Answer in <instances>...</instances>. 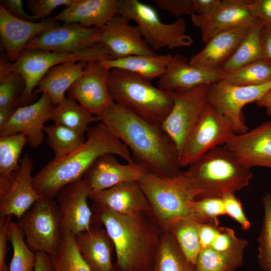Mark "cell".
<instances>
[{"label":"cell","instance_id":"ba28073f","mask_svg":"<svg viewBox=\"0 0 271 271\" xmlns=\"http://www.w3.org/2000/svg\"><path fill=\"white\" fill-rule=\"evenodd\" d=\"M111 59L109 53L102 44H96L74 52H55L40 50L24 49L17 60L10 62L11 67L22 76L25 88L21 103L29 100L36 87L52 67L69 61L104 60Z\"/></svg>","mask_w":271,"mask_h":271},{"label":"cell","instance_id":"ee69618b","mask_svg":"<svg viewBox=\"0 0 271 271\" xmlns=\"http://www.w3.org/2000/svg\"><path fill=\"white\" fill-rule=\"evenodd\" d=\"M155 3L160 9L177 18L196 14V0H156Z\"/></svg>","mask_w":271,"mask_h":271},{"label":"cell","instance_id":"db71d44e","mask_svg":"<svg viewBox=\"0 0 271 271\" xmlns=\"http://www.w3.org/2000/svg\"><path fill=\"white\" fill-rule=\"evenodd\" d=\"M17 104H12L0 107V127L11 118L18 107Z\"/></svg>","mask_w":271,"mask_h":271},{"label":"cell","instance_id":"603a6c76","mask_svg":"<svg viewBox=\"0 0 271 271\" xmlns=\"http://www.w3.org/2000/svg\"><path fill=\"white\" fill-rule=\"evenodd\" d=\"M20 165L11 187L0 197V217L15 216L18 220L42 198L33 186V161L30 156L25 154Z\"/></svg>","mask_w":271,"mask_h":271},{"label":"cell","instance_id":"cb8c5ba5","mask_svg":"<svg viewBox=\"0 0 271 271\" xmlns=\"http://www.w3.org/2000/svg\"><path fill=\"white\" fill-rule=\"evenodd\" d=\"M253 26H240L216 34L190 58L189 63L207 69L221 70Z\"/></svg>","mask_w":271,"mask_h":271},{"label":"cell","instance_id":"7a4b0ae2","mask_svg":"<svg viewBox=\"0 0 271 271\" xmlns=\"http://www.w3.org/2000/svg\"><path fill=\"white\" fill-rule=\"evenodd\" d=\"M92 225H103L111 239L117 271H150L163 232L148 212L115 213L92 204Z\"/></svg>","mask_w":271,"mask_h":271},{"label":"cell","instance_id":"9c48e42d","mask_svg":"<svg viewBox=\"0 0 271 271\" xmlns=\"http://www.w3.org/2000/svg\"><path fill=\"white\" fill-rule=\"evenodd\" d=\"M25 242L33 252L55 253L62 237L61 217L57 202L41 198L18 220Z\"/></svg>","mask_w":271,"mask_h":271},{"label":"cell","instance_id":"f546056e","mask_svg":"<svg viewBox=\"0 0 271 271\" xmlns=\"http://www.w3.org/2000/svg\"><path fill=\"white\" fill-rule=\"evenodd\" d=\"M150 271H197L186 258L170 231H163Z\"/></svg>","mask_w":271,"mask_h":271},{"label":"cell","instance_id":"681fc988","mask_svg":"<svg viewBox=\"0 0 271 271\" xmlns=\"http://www.w3.org/2000/svg\"><path fill=\"white\" fill-rule=\"evenodd\" d=\"M220 226L199 224V234L202 250L209 247L219 232Z\"/></svg>","mask_w":271,"mask_h":271},{"label":"cell","instance_id":"60d3db41","mask_svg":"<svg viewBox=\"0 0 271 271\" xmlns=\"http://www.w3.org/2000/svg\"><path fill=\"white\" fill-rule=\"evenodd\" d=\"M264 216L258 238V259L264 271H271V195L266 193L262 199Z\"/></svg>","mask_w":271,"mask_h":271},{"label":"cell","instance_id":"d6986e66","mask_svg":"<svg viewBox=\"0 0 271 271\" xmlns=\"http://www.w3.org/2000/svg\"><path fill=\"white\" fill-rule=\"evenodd\" d=\"M148 172L145 166L137 162L122 164L115 155L107 154L93 162L82 179L89 186L91 193H95L121 183L139 182Z\"/></svg>","mask_w":271,"mask_h":271},{"label":"cell","instance_id":"7402d4cb","mask_svg":"<svg viewBox=\"0 0 271 271\" xmlns=\"http://www.w3.org/2000/svg\"><path fill=\"white\" fill-rule=\"evenodd\" d=\"M221 70L207 69L191 65L187 58L175 54L165 71L159 78L157 87L169 91H178L204 85H211L221 80Z\"/></svg>","mask_w":271,"mask_h":271},{"label":"cell","instance_id":"5bb4252c","mask_svg":"<svg viewBox=\"0 0 271 271\" xmlns=\"http://www.w3.org/2000/svg\"><path fill=\"white\" fill-rule=\"evenodd\" d=\"M100 30L78 24L55 26L39 34L26 45L25 49L55 52H74L98 43Z\"/></svg>","mask_w":271,"mask_h":271},{"label":"cell","instance_id":"e575fe53","mask_svg":"<svg viewBox=\"0 0 271 271\" xmlns=\"http://www.w3.org/2000/svg\"><path fill=\"white\" fill-rule=\"evenodd\" d=\"M28 143L23 133L0 137V177L13 179L19 169L20 155Z\"/></svg>","mask_w":271,"mask_h":271},{"label":"cell","instance_id":"b9f144b4","mask_svg":"<svg viewBox=\"0 0 271 271\" xmlns=\"http://www.w3.org/2000/svg\"><path fill=\"white\" fill-rule=\"evenodd\" d=\"M194 220L202 224L219 226L218 217L226 215L221 198H207L194 201L192 206Z\"/></svg>","mask_w":271,"mask_h":271},{"label":"cell","instance_id":"5b68a950","mask_svg":"<svg viewBox=\"0 0 271 271\" xmlns=\"http://www.w3.org/2000/svg\"><path fill=\"white\" fill-rule=\"evenodd\" d=\"M195 189L196 200L222 198L246 187L253 177L223 146L216 147L185 170Z\"/></svg>","mask_w":271,"mask_h":271},{"label":"cell","instance_id":"2e32d148","mask_svg":"<svg viewBox=\"0 0 271 271\" xmlns=\"http://www.w3.org/2000/svg\"><path fill=\"white\" fill-rule=\"evenodd\" d=\"M54 106L49 96L42 93L35 102L17 108L8 122L0 127V137L23 133L30 146L39 147L44 139V124L51 119Z\"/></svg>","mask_w":271,"mask_h":271},{"label":"cell","instance_id":"8fae6325","mask_svg":"<svg viewBox=\"0 0 271 271\" xmlns=\"http://www.w3.org/2000/svg\"><path fill=\"white\" fill-rule=\"evenodd\" d=\"M210 85L174 92V104L162 126L180 154L208 103Z\"/></svg>","mask_w":271,"mask_h":271},{"label":"cell","instance_id":"ab89813d","mask_svg":"<svg viewBox=\"0 0 271 271\" xmlns=\"http://www.w3.org/2000/svg\"><path fill=\"white\" fill-rule=\"evenodd\" d=\"M22 75L13 69L10 62L2 58L0 63V107L18 105L24 90Z\"/></svg>","mask_w":271,"mask_h":271},{"label":"cell","instance_id":"7c38bea8","mask_svg":"<svg viewBox=\"0 0 271 271\" xmlns=\"http://www.w3.org/2000/svg\"><path fill=\"white\" fill-rule=\"evenodd\" d=\"M271 89V81L257 85H237L219 81L210 85L208 102L231 122L236 134L248 130L242 108L256 102Z\"/></svg>","mask_w":271,"mask_h":271},{"label":"cell","instance_id":"74e56055","mask_svg":"<svg viewBox=\"0 0 271 271\" xmlns=\"http://www.w3.org/2000/svg\"><path fill=\"white\" fill-rule=\"evenodd\" d=\"M199 224L192 219H185L178 223L170 231L186 258L194 265L202 250Z\"/></svg>","mask_w":271,"mask_h":271},{"label":"cell","instance_id":"11a10c76","mask_svg":"<svg viewBox=\"0 0 271 271\" xmlns=\"http://www.w3.org/2000/svg\"><path fill=\"white\" fill-rule=\"evenodd\" d=\"M256 104L259 107L265 108L267 115L271 116V89L256 102Z\"/></svg>","mask_w":271,"mask_h":271},{"label":"cell","instance_id":"1f68e13d","mask_svg":"<svg viewBox=\"0 0 271 271\" xmlns=\"http://www.w3.org/2000/svg\"><path fill=\"white\" fill-rule=\"evenodd\" d=\"M262 26L258 21L250 29L221 71L224 73L230 72L253 62L264 60L261 43Z\"/></svg>","mask_w":271,"mask_h":271},{"label":"cell","instance_id":"ffe728a7","mask_svg":"<svg viewBox=\"0 0 271 271\" xmlns=\"http://www.w3.org/2000/svg\"><path fill=\"white\" fill-rule=\"evenodd\" d=\"M248 0H222L221 4L205 15L191 16L193 25L201 34L205 44L216 34L244 25L253 26L258 21L253 18L247 7Z\"/></svg>","mask_w":271,"mask_h":271},{"label":"cell","instance_id":"816d5d0a","mask_svg":"<svg viewBox=\"0 0 271 271\" xmlns=\"http://www.w3.org/2000/svg\"><path fill=\"white\" fill-rule=\"evenodd\" d=\"M261 43L264 60L271 65V27L262 26Z\"/></svg>","mask_w":271,"mask_h":271},{"label":"cell","instance_id":"8d00e7d4","mask_svg":"<svg viewBox=\"0 0 271 271\" xmlns=\"http://www.w3.org/2000/svg\"><path fill=\"white\" fill-rule=\"evenodd\" d=\"M8 237L13 249L9 271H34L36 262V253L26 244L24 234L17 223L12 221Z\"/></svg>","mask_w":271,"mask_h":271},{"label":"cell","instance_id":"6da1fadb","mask_svg":"<svg viewBox=\"0 0 271 271\" xmlns=\"http://www.w3.org/2000/svg\"><path fill=\"white\" fill-rule=\"evenodd\" d=\"M148 171L171 176L182 171L178 150L161 123L144 118L112 102L96 115Z\"/></svg>","mask_w":271,"mask_h":271},{"label":"cell","instance_id":"52a82bcc","mask_svg":"<svg viewBox=\"0 0 271 271\" xmlns=\"http://www.w3.org/2000/svg\"><path fill=\"white\" fill-rule=\"evenodd\" d=\"M118 15L136 23L144 40L155 52L190 46L193 42L187 35L183 18L173 23H163L156 9L138 0H118Z\"/></svg>","mask_w":271,"mask_h":271},{"label":"cell","instance_id":"3957f363","mask_svg":"<svg viewBox=\"0 0 271 271\" xmlns=\"http://www.w3.org/2000/svg\"><path fill=\"white\" fill-rule=\"evenodd\" d=\"M86 139L78 149L60 159H53L33 177V186L42 197L54 200L67 185L83 178L99 157L107 154L118 156L126 163L133 161L126 147L103 123L90 127Z\"/></svg>","mask_w":271,"mask_h":271},{"label":"cell","instance_id":"4fadbf2b","mask_svg":"<svg viewBox=\"0 0 271 271\" xmlns=\"http://www.w3.org/2000/svg\"><path fill=\"white\" fill-rule=\"evenodd\" d=\"M109 71L100 60L87 62L82 75L68 90L67 97L96 115L113 102L107 88Z\"/></svg>","mask_w":271,"mask_h":271},{"label":"cell","instance_id":"83f0119b","mask_svg":"<svg viewBox=\"0 0 271 271\" xmlns=\"http://www.w3.org/2000/svg\"><path fill=\"white\" fill-rule=\"evenodd\" d=\"M87 62L69 61L52 67L37 85L35 94L45 93L54 105L66 97L65 94L83 74Z\"/></svg>","mask_w":271,"mask_h":271},{"label":"cell","instance_id":"30bf717a","mask_svg":"<svg viewBox=\"0 0 271 271\" xmlns=\"http://www.w3.org/2000/svg\"><path fill=\"white\" fill-rule=\"evenodd\" d=\"M235 134L230 121L208 103L180 154L182 167H187L210 150L224 145Z\"/></svg>","mask_w":271,"mask_h":271},{"label":"cell","instance_id":"f1b7e54d","mask_svg":"<svg viewBox=\"0 0 271 271\" xmlns=\"http://www.w3.org/2000/svg\"><path fill=\"white\" fill-rule=\"evenodd\" d=\"M173 55H132L123 58L100 60L109 69L122 70L152 81L165 71Z\"/></svg>","mask_w":271,"mask_h":271},{"label":"cell","instance_id":"f5cc1de1","mask_svg":"<svg viewBox=\"0 0 271 271\" xmlns=\"http://www.w3.org/2000/svg\"><path fill=\"white\" fill-rule=\"evenodd\" d=\"M35 253L36 262L34 271H54L49 255L42 251Z\"/></svg>","mask_w":271,"mask_h":271},{"label":"cell","instance_id":"d4e9b609","mask_svg":"<svg viewBox=\"0 0 271 271\" xmlns=\"http://www.w3.org/2000/svg\"><path fill=\"white\" fill-rule=\"evenodd\" d=\"M93 203L115 213L132 216L149 212V205L138 182L118 184L106 190L91 193Z\"/></svg>","mask_w":271,"mask_h":271},{"label":"cell","instance_id":"9a60e30c","mask_svg":"<svg viewBox=\"0 0 271 271\" xmlns=\"http://www.w3.org/2000/svg\"><path fill=\"white\" fill-rule=\"evenodd\" d=\"M223 146L243 167L271 168V121L235 134Z\"/></svg>","mask_w":271,"mask_h":271},{"label":"cell","instance_id":"f35d334b","mask_svg":"<svg viewBox=\"0 0 271 271\" xmlns=\"http://www.w3.org/2000/svg\"><path fill=\"white\" fill-rule=\"evenodd\" d=\"M243 253L202 249L195 264L197 271H235L243 263Z\"/></svg>","mask_w":271,"mask_h":271},{"label":"cell","instance_id":"8992f818","mask_svg":"<svg viewBox=\"0 0 271 271\" xmlns=\"http://www.w3.org/2000/svg\"><path fill=\"white\" fill-rule=\"evenodd\" d=\"M107 88L114 102L156 122L162 123L174 104V91L163 90L150 81L120 69H110Z\"/></svg>","mask_w":271,"mask_h":271},{"label":"cell","instance_id":"484cf974","mask_svg":"<svg viewBox=\"0 0 271 271\" xmlns=\"http://www.w3.org/2000/svg\"><path fill=\"white\" fill-rule=\"evenodd\" d=\"M77 249L91 271H117L113 263V242L105 228L91 225L75 235Z\"/></svg>","mask_w":271,"mask_h":271},{"label":"cell","instance_id":"f6af8a7d","mask_svg":"<svg viewBox=\"0 0 271 271\" xmlns=\"http://www.w3.org/2000/svg\"><path fill=\"white\" fill-rule=\"evenodd\" d=\"M226 215L235 220L244 230L250 228L251 224L245 215L240 200L235 194H228L222 198Z\"/></svg>","mask_w":271,"mask_h":271},{"label":"cell","instance_id":"4316f807","mask_svg":"<svg viewBox=\"0 0 271 271\" xmlns=\"http://www.w3.org/2000/svg\"><path fill=\"white\" fill-rule=\"evenodd\" d=\"M118 0H76L51 20L101 29L118 15Z\"/></svg>","mask_w":271,"mask_h":271},{"label":"cell","instance_id":"7bdbcfd3","mask_svg":"<svg viewBox=\"0 0 271 271\" xmlns=\"http://www.w3.org/2000/svg\"><path fill=\"white\" fill-rule=\"evenodd\" d=\"M248 241L238 238L232 229L220 227L219 232L210 247L219 252L243 253Z\"/></svg>","mask_w":271,"mask_h":271},{"label":"cell","instance_id":"836d02e7","mask_svg":"<svg viewBox=\"0 0 271 271\" xmlns=\"http://www.w3.org/2000/svg\"><path fill=\"white\" fill-rule=\"evenodd\" d=\"M44 132L47 144L54 153V159H60L69 155L85 140L76 131L56 123L45 125Z\"/></svg>","mask_w":271,"mask_h":271},{"label":"cell","instance_id":"ac0fdd59","mask_svg":"<svg viewBox=\"0 0 271 271\" xmlns=\"http://www.w3.org/2000/svg\"><path fill=\"white\" fill-rule=\"evenodd\" d=\"M91 190L82 178L64 187L57 196L62 231L76 235L92 224L93 212L88 205Z\"/></svg>","mask_w":271,"mask_h":271},{"label":"cell","instance_id":"c3c4849f","mask_svg":"<svg viewBox=\"0 0 271 271\" xmlns=\"http://www.w3.org/2000/svg\"><path fill=\"white\" fill-rule=\"evenodd\" d=\"M13 216L0 217V271H9L5 262L8 252V232Z\"/></svg>","mask_w":271,"mask_h":271},{"label":"cell","instance_id":"bcb514c9","mask_svg":"<svg viewBox=\"0 0 271 271\" xmlns=\"http://www.w3.org/2000/svg\"><path fill=\"white\" fill-rule=\"evenodd\" d=\"M76 0H31L28 1L32 16L36 20L44 19L57 8L72 5Z\"/></svg>","mask_w":271,"mask_h":271},{"label":"cell","instance_id":"d6a6232c","mask_svg":"<svg viewBox=\"0 0 271 271\" xmlns=\"http://www.w3.org/2000/svg\"><path fill=\"white\" fill-rule=\"evenodd\" d=\"M54 271H91L76 246L75 235L62 231L58 248L50 255Z\"/></svg>","mask_w":271,"mask_h":271},{"label":"cell","instance_id":"d590c367","mask_svg":"<svg viewBox=\"0 0 271 271\" xmlns=\"http://www.w3.org/2000/svg\"><path fill=\"white\" fill-rule=\"evenodd\" d=\"M237 85H257L271 81V65L260 60L233 71L224 73L221 81Z\"/></svg>","mask_w":271,"mask_h":271},{"label":"cell","instance_id":"f907efd6","mask_svg":"<svg viewBox=\"0 0 271 271\" xmlns=\"http://www.w3.org/2000/svg\"><path fill=\"white\" fill-rule=\"evenodd\" d=\"M1 4L12 14L16 17L29 21L36 20L32 16L27 14L24 9L23 2L21 0H5Z\"/></svg>","mask_w":271,"mask_h":271},{"label":"cell","instance_id":"4dcf8cb0","mask_svg":"<svg viewBox=\"0 0 271 271\" xmlns=\"http://www.w3.org/2000/svg\"><path fill=\"white\" fill-rule=\"evenodd\" d=\"M50 120L54 123L76 131L84 138L90 124L98 121L95 115L87 110L76 101L66 96L54 106Z\"/></svg>","mask_w":271,"mask_h":271},{"label":"cell","instance_id":"44dd1931","mask_svg":"<svg viewBox=\"0 0 271 271\" xmlns=\"http://www.w3.org/2000/svg\"><path fill=\"white\" fill-rule=\"evenodd\" d=\"M56 26L55 21L51 19L35 22L18 18L0 5V36L12 63L17 60L30 41Z\"/></svg>","mask_w":271,"mask_h":271},{"label":"cell","instance_id":"7dc6e473","mask_svg":"<svg viewBox=\"0 0 271 271\" xmlns=\"http://www.w3.org/2000/svg\"><path fill=\"white\" fill-rule=\"evenodd\" d=\"M247 7L254 19L271 27V0H248Z\"/></svg>","mask_w":271,"mask_h":271},{"label":"cell","instance_id":"e0dca14e","mask_svg":"<svg viewBox=\"0 0 271 271\" xmlns=\"http://www.w3.org/2000/svg\"><path fill=\"white\" fill-rule=\"evenodd\" d=\"M125 17L117 15L99 29L98 43L107 49L111 59L132 55H155L156 52L144 40L137 26Z\"/></svg>","mask_w":271,"mask_h":271},{"label":"cell","instance_id":"277c9868","mask_svg":"<svg viewBox=\"0 0 271 271\" xmlns=\"http://www.w3.org/2000/svg\"><path fill=\"white\" fill-rule=\"evenodd\" d=\"M138 183L148 201L149 213L163 231H171L182 220H194L192 206L197 194L185 171L171 176L148 172Z\"/></svg>","mask_w":271,"mask_h":271}]
</instances>
